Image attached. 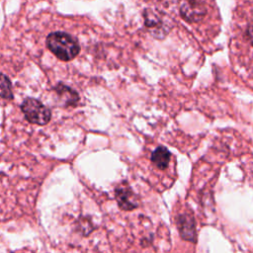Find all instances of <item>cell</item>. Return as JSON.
Returning <instances> with one entry per match:
<instances>
[{
	"instance_id": "4",
	"label": "cell",
	"mask_w": 253,
	"mask_h": 253,
	"mask_svg": "<svg viewBox=\"0 0 253 253\" xmlns=\"http://www.w3.org/2000/svg\"><path fill=\"white\" fill-rule=\"evenodd\" d=\"M150 163L154 170L165 172L174 168L172 153L164 146H157L150 154Z\"/></svg>"
},
{
	"instance_id": "3",
	"label": "cell",
	"mask_w": 253,
	"mask_h": 253,
	"mask_svg": "<svg viewBox=\"0 0 253 253\" xmlns=\"http://www.w3.org/2000/svg\"><path fill=\"white\" fill-rule=\"evenodd\" d=\"M180 12L187 22L194 24L200 22L206 15V6L202 0H182Z\"/></svg>"
},
{
	"instance_id": "1",
	"label": "cell",
	"mask_w": 253,
	"mask_h": 253,
	"mask_svg": "<svg viewBox=\"0 0 253 253\" xmlns=\"http://www.w3.org/2000/svg\"><path fill=\"white\" fill-rule=\"evenodd\" d=\"M47 48L60 60L70 61L75 58L80 52L78 41L68 33L52 32L45 40Z\"/></svg>"
},
{
	"instance_id": "5",
	"label": "cell",
	"mask_w": 253,
	"mask_h": 253,
	"mask_svg": "<svg viewBox=\"0 0 253 253\" xmlns=\"http://www.w3.org/2000/svg\"><path fill=\"white\" fill-rule=\"evenodd\" d=\"M0 97L5 100H11L13 98L12 83L4 74H0Z\"/></svg>"
},
{
	"instance_id": "2",
	"label": "cell",
	"mask_w": 253,
	"mask_h": 253,
	"mask_svg": "<svg viewBox=\"0 0 253 253\" xmlns=\"http://www.w3.org/2000/svg\"><path fill=\"white\" fill-rule=\"evenodd\" d=\"M20 111L24 121L30 125L45 126L51 119L50 110L35 98H26L20 105Z\"/></svg>"
},
{
	"instance_id": "6",
	"label": "cell",
	"mask_w": 253,
	"mask_h": 253,
	"mask_svg": "<svg viewBox=\"0 0 253 253\" xmlns=\"http://www.w3.org/2000/svg\"><path fill=\"white\" fill-rule=\"evenodd\" d=\"M13 253H35V252L29 251V250H21V251H16V252H13Z\"/></svg>"
}]
</instances>
